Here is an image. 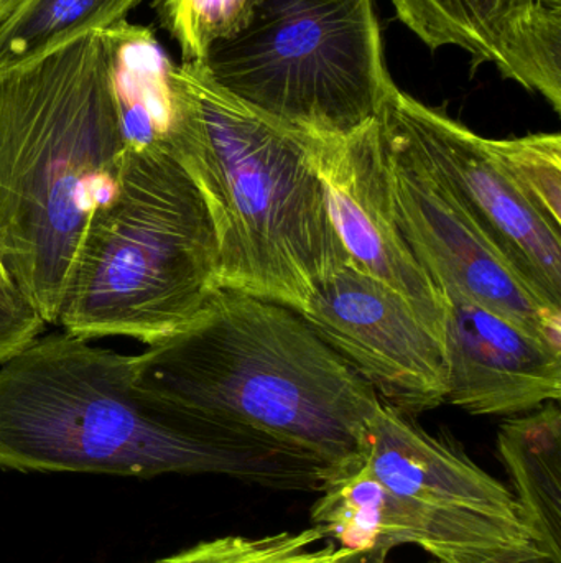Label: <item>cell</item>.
I'll use <instances>...</instances> for the list:
<instances>
[{
  "mask_svg": "<svg viewBox=\"0 0 561 563\" xmlns=\"http://www.w3.org/2000/svg\"><path fill=\"white\" fill-rule=\"evenodd\" d=\"M0 468L217 475L292 493H322L336 476L285 443L145 389L132 354L66 331L0 364Z\"/></svg>",
  "mask_w": 561,
  "mask_h": 563,
  "instance_id": "cell-1",
  "label": "cell"
},
{
  "mask_svg": "<svg viewBox=\"0 0 561 563\" xmlns=\"http://www.w3.org/2000/svg\"><path fill=\"white\" fill-rule=\"evenodd\" d=\"M308 135L254 111L204 63H171L165 147L210 211L220 288L303 311L349 263L310 161Z\"/></svg>",
  "mask_w": 561,
  "mask_h": 563,
  "instance_id": "cell-2",
  "label": "cell"
},
{
  "mask_svg": "<svg viewBox=\"0 0 561 563\" xmlns=\"http://www.w3.org/2000/svg\"><path fill=\"white\" fill-rule=\"evenodd\" d=\"M134 363L145 389L285 443L336 476L364 463L381 399L295 308L217 288Z\"/></svg>",
  "mask_w": 561,
  "mask_h": 563,
  "instance_id": "cell-3",
  "label": "cell"
},
{
  "mask_svg": "<svg viewBox=\"0 0 561 563\" xmlns=\"http://www.w3.org/2000/svg\"><path fill=\"white\" fill-rule=\"evenodd\" d=\"M109 63L108 33H92L0 81V260L46 324L127 152Z\"/></svg>",
  "mask_w": 561,
  "mask_h": 563,
  "instance_id": "cell-4",
  "label": "cell"
},
{
  "mask_svg": "<svg viewBox=\"0 0 561 563\" xmlns=\"http://www.w3.org/2000/svg\"><path fill=\"white\" fill-rule=\"evenodd\" d=\"M220 288L206 203L167 147L125 152L114 194L92 214L58 327L82 340L152 346L198 317Z\"/></svg>",
  "mask_w": 561,
  "mask_h": 563,
  "instance_id": "cell-5",
  "label": "cell"
},
{
  "mask_svg": "<svg viewBox=\"0 0 561 563\" xmlns=\"http://www.w3.org/2000/svg\"><path fill=\"white\" fill-rule=\"evenodd\" d=\"M204 66L254 111L322 137L374 122L395 86L375 0H259L250 22L213 46Z\"/></svg>",
  "mask_w": 561,
  "mask_h": 563,
  "instance_id": "cell-6",
  "label": "cell"
},
{
  "mask_svg": "<svg viewBox=\"0 0 561 563\" xmlns=\"http://www.w3.org/2000/svg\"><path fill=\"white\" fill-rule=\"evenodd\" d=\"M378 121L395 218L441 294L461 295L561 351V308L527 284L381 114Z\"/></svg>",
  "mask_w": 561,
  "mask_h": 563,
  "instance_id": "cell-7",
  "label": "cell"
},
{
  "mask_svg": "<svg viewBox=\"0 0 561 563\" xmlns=\"http://www.w3.org/2000/svg\"><path fill=\"white\" fill-rule=\"evenodd\" d=\"M381 115L527 284L561 308V230L517 190L486 137L397 85Z\"/></svg>",
  "mask_w": 561,
  "mask_h": 563,
  "instance_id": "cell-8",
  "label": "cell"
},
{
  "mask_svg": "<svg viewBox=\"0 0 561 563\" xmlns=\"http://www.w3.org/2000/svg\"><path fill=\"white\" fill-rule=\"evenodd\" d=\"M300 313L382 402L411 417L447 402L444 341L388 285L348 263Z\"/></svg>",
  "mask_w": 561,
  "mask_h": 563,
  "instance_id": "cell-9",
  "label": "cell"
},
{
  "mask_svg": "<svg viewBox=\"0 0 561 563\" xmlns=\"http://www.w3.org/2000/svg\"><path fill=\"white\" fill-rule=\"evenodd\" d=\"M308 152L349 264L401 294L444 341L447 300L399 227L378 119L346 137L310 134Z\"/></svg>",
  "mask_w": 561,
  "mask_h": 563,
  "instance_id": "cell-10",
  "label": "cell"
},
{
  "mask_svg": "<svg viewBox=\"0 0 561 563\" xmlns=\"http://www.w3.org/2000/svg\"><path fill=\"white\" fill-rule=\"evenodd\" d=\"M318 495L310 511L313 528L326 541L355 554L389 555L401 545H417L445 563H527L547 559L532 542L440 518L412 505L389 492L366 463L333 478Z\"/></svg>",
  "mask_w": 561,
  "mask_h": 563,
  "instance_id": "cell-11",
  "label": "cell"
},
{
  "mask_svg": "<svg viewBox=\"0 0 561 563\" xmlns=\"http://www.w3.org/2000/svg\"><path fill=\"white\" fill-rule=\"evenodd\" d=\"M364 463L389 492L431 515L534 544L506 485L457 443L431 435L382 400L369 422Z\"/></svg>",
  "mask_w": 561,
  "mask_h": 563,
  "instance_id": "cell-12",
  "label": "cell"
},
{
  "mask_svg": "<svg viewBox=\"0 0 561 563\" xmlns=\"http://www.w3.org/2000/svg\"><path fill=\"white\" fill-rule=\"evenodd\" d=\"M399 20L431 52L458 46L471 65L493 63L506 79L561 112V0H392Z\"/></svg>",
  "mask_w": 561,
  "mask_h": 563,
  "instance_id": "cell-13",
  "label": "cell"
},
{
  "mask_svg": "<svg viewBox=\"0 0 561 563\" xmlns=\"http://www.w3.org/2000/svg\"><path fill=\"white\" fill-rule=\"evenodd\" d=\"M447 402L471 416L514 417L561 399V351L447 291Z\"/></svg>",
  "mask_w": 561,
  "mask_h": 563,
  "instance_id": "cell-14",
  "label": "cell"
},
{
  "mask_svg": "<svg viewBox=\"0 0 561 563\" xmlns=\"http://www.w3.org/2000/svg\"><path fill=\"white\" fill-rule=\"evenodd\" d=\"M497 453L520 522L540 554L561 563L560 400L501 423Z\"/></svg>",
  "mask_w": 561,
  "mask_h": 563,
  "instance_id": "cell-15",
  "label": "cell"
},
{
  "mask_svg": "<svg viewBox=\"0 0 561 563\" xmlns=\"http://www.w3.org/2000/svg\"><path fill=\"white\" fill-rule=\"evenodd\" d=\"M109 81L125 147H165L171 59L147 26L108 30Z\"/></svg>",
  "mask_w": 561,
  "mask_h": 563,
  "instance_id": "cell-16",
  "label": "cell"
},
{
  "mask_svg": "<svg viewBox=\"0 0 561 563\" xmlns=\"http://www.w3.org/2000/svg\"><path fill=\"white\" fill-rule=\"evenodd\" d=\"M144 0H20L0 23V81L92 33L127 22Z\"/></svg>",
  "mask_w": 561,
  "mask_h": 563,
  "instance_id": "cell-17",
  "label": "cell"
},
{
  "mask_svg": "<svg viewBox=\"0 0 561 563\" xmlns=\"http://www.w3.org/2000/svg\"><path fill=\"white\" fill-rule=\"evenodd\" d=\"M355 552L326 541L316 528L276 534L224 536L152 563H339Z\"/></svg>",
  "mask_w": 561,
  "mask_h": 563,
  "instance_id": "cell-18",
  "label": "cell"
},
{
  "mask_svg": "<svg viewBox=\"0 0 561 563\" xmlns=\"http://www.w3.org/2000/svg\"><path fill=\"white\" fill-rule=\"evenodd\" d=\"M491 154L523 197L561 230V135L539 132L514 139H486Z\"/></svg>",
  "mask_w": 561,
  "mask_h": 563,
  "instance_id": "cell-19",
  "label": "cell"
},
{
  "mask_svg": "<svg viewBox=\"0 0 561 563\" xmlns=\"http://www.w3.org/2000/svg\"><path fill=\"white\" fill-rule=\"evenodd\" d=\"M259 0H155L158 20L177 42L183 63H204L213 46L253 19Z\"/></svg>",
  "mask_w": 561,
  "mask_h": 563,
  "instance_id": "cell-20",
  "label": "cell"
},
{
  "mask_svg": "<svg viewBox=\"0 0 561 563\" xmlns=\"http://www.w3.org/2000/svg\"><path fill=\"white\" fill-rule=\"evenodd\" d=\"M46 323L15 288L0 287V364L43 333Z\"/></svg>",
  "mask_w": 561,
  "mask_h": 563,
  "instance_id": "cell-21",
  "label": "cell"
},
{
  "mask_svg": "<svg viewBox=\"0 0 561 563\" xmlns=\"http://www.w3.org/2000/svg\"><path fill=\"white\" fill-rule=\"evenodd\" d=\"M339 563H388V555H369V554H352L351 558ZM445 563V562H435ZM527 563H553L549 559H542V561L527 562Z\"/></svg>",
  "mask_w": 561,
  "mask_h": 563,
  "instance_id": "cell-22",
  "label": "cell"
},
{
  "mask_svg": "<svg viewBox=\"0 0 561 563\" xmlns=\"http://www.w3.org/2000/svg\"><path fill=\"white\" fill-rule=\"evenodd\" d=\"M20 0H0V23L7 19L10 12L15 9Z\"/></svg>",
  "mask_w": 561,
  "mask_h": 563,
  "instance_id": "cell-23",
  "label": "cell"
},
{
  "mask_svg": "<svg viewBox=\"0 0 561 563\" xmlns=\"http://www.w3.org/2000/svg\"><path fill=\"white\" fill-rule=\"evenodd\" d=\"M0 287L15 288L12 279H10L9 273H7L5 266H3L2 260H0Z\"/></svg>",
  "mask_w": 561,
  "mask_h": 563,
  "instance_id": "cell-24",
  "label": "cell"
}]
</instances>
